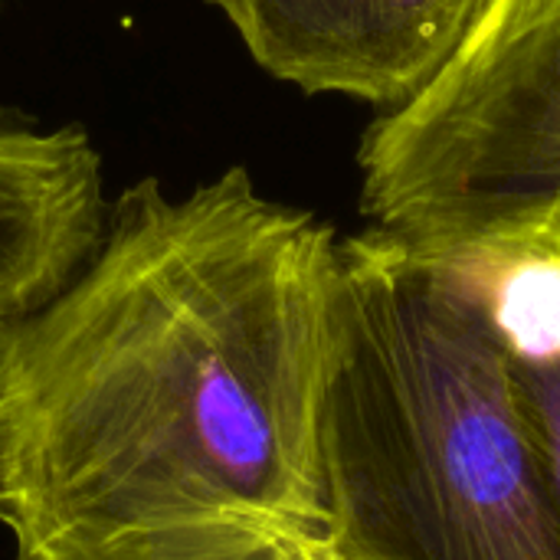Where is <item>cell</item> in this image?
<instances>
[{"label": "cell", "instance_id": "6da1fadb", "mask_svg": "<svg viewBox=\"0 0 560 560\" xmlns=\"http://www.w3.org/2000/svg\"><path fill=\"white\" fill-rule=\"evenodd\" d=\"M335 230L230 167L144 177L82 272L0 354L13 560H302Z\"/></svg>", "mask_w": 560, "mask_h": 560}, {"label": "cell", "instance_id": "7a4b0ae2", "mask_svg": "<svg viewBox=\"0 0 560 560\" xmlns=\"http://www.w3.org/2000/svg\"><path fill=\"white\" fill-rule=\"evenodd\" d=\"M328 560H560V499L479 279L345 240L315 433Z\"/></svg>", "mask_w": 560, "mask_h": 560}, {"label": "cell", "instance_id": "3957f363", "mask_svg": "<svg viewBox=\"0 0 560 560\" xmlns=\"http://www.w3.org/2000/svg\"><path fill=\"white\" fill-rule=\"evenodd\" d=\"M358 164L361 210L423 253L560 246V0H492Z\"/></svg>", "mask_w": 560, "mask_h": 560}, {"label": "cell", "instance_id": "277c9868", "mask_svg": "<svg viewBox=\"0 0 560 560\" xmlns=\"http://www.w3.org/2000/svg\"><path fill=\"white\" fill-rule=\"evenodd\" d=\"M276 79L387 112L413 102L492 0H207Z\"/></svg>", "mask_w": 560, "mask_h": 560}, {"label": "cell", "instance_id": "5b68a950", "mask_svg": "<svg viewBox=\"0 0 560 560\" xmlns=\"http://www.w3.org/2000/svg\"><path fill=\"white\" fill-rule=\"evenodd\" d=\"M102 154L79 125H0V312L26 318L95 256L105 233Z\"/></svg>", "mask_w": 560, "mask_h": 560}, {"label": "cell", "instance_id": "8992f818", "mask_svg": "<svg viewBox=\"0 0 560 560\" xmlns=\"http://www.w3.org/2000/svg\"><path fill=\"white\" fill-rule=\"evenodd\" d=\"M515 361L560 499V345L538 354H515Z\"/></svg>", "mask_w": 560, "mask_h": 560}, {"label": "cell", "instance_id": "52a82bcc", "mask_svg": "<svg viewBox=\"0 0 560 560\" xmlns=\"http://www.w3.org/2000/svg\"><path fill=\"white\" fill-rule=\"evenodd\" d=\"M13 322H16V318H10V315L0 312V354H3V348H7V338H10V331H13Z\"/></svg>", "mask_w": 560, "mask_h": 560}, {"label": "cell", "instance_id": "ba28073f", "mask_svg": "<svg viewBox=\"0 0 560 560\" xmlns=\"http://www.w3.org/2000/svg\"><path fill=\"white\" fill-rule=\"evenodd\" d=\"M312 560H328V558L322 555V548H315V551H312Z\"/></svg>", "mask_w": 560, "mask_h": 560}, {"label": "cell", "instance_id": "9c48e42d", "mask_svg": "<svg viewBox=\"0 0 560 560\" xmlns=\"http://www.w3.org/2000/svg\"><path fill=\"white\" fill-rule=\"evenodd\" d=\"M312 551H315V545H312V548H305V555H302V560H312Z\"/></svg>", "mask_w": 560, "mask_h": 560}]
</instances>
